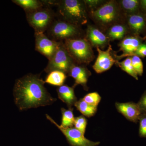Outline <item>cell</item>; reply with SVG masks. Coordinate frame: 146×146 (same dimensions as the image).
Instances as JSON below:
<instances>
[{"label": "cell", "instance_id": "d6986e66", "mask_svg": "<svg viewBox=\"0 0 146 146\" xmlns=\"http://www.w3.org/2000/svg\"><path fill=\"white\" fill-rule=\"evenodd\" d=\"M74 106L84 116L87 117H91L94 116L96 113L98 109V107L89 104L82 99L78 100Z\"/></svg>", "mask_w": 146, "mask_h": 146}, {"label": "cell", "instance_id": "ba28073f", "mask_svg": "<svg viewBox=\"0 0 146 146\" xmlns=\"http://www.w3.org/2000/svg\"><path fill=\"white\" fill-rule=\"evenodd\" d=\"M92 15L95 20L103 25H108L114 22L117 18L119 11L116 3L110 1L92 11Z\"/></svg>", "mask_w": 146, "mask_h": 146}, {"label": "cell", "instance_id": "4316f807", "mask_svg": "<svg viewBox=\"0 0 146 146\" xmlns=\"http://www.w3.org/2000/svg\"><path fill=\"white\" fill-rule=\"evenodd\" d=\"M139 134L141 137L146 138V114H142L139 118Z\"/></svg>", "mask_w": 146, "mask_h": 146}, {"label": "cell", "instance_id": "277c9868", "mask_svg": "<svg viewBox=\"0 0 146 146\" xmlns=\"http://www.w3.org/2000/svg\"><path fill=\"white\" fill-rule=\"evenodd\" d=\"M74 64V60L68 52L64 44L60 42L55 52L49 60L45 71L49 73L52 71L57 70L68 74Z\"/></svg>", "mask_w": 146, "mask_h": 146}, {"label": "cell", "instance_id": "f1b7e54d", "mask_svg": "<svg viewBox=\"0 0 146 146\" xmlns=\"http://www.w3.org/2000/svg\"><path fill=\"white\" fill-rule=\"evenodd\" d=\"M83 1L86 6L89 8L92 9V11H94V9H96L98 8L99 7V6L103 2V1L99 0H86L84 1Z\"/></svg>", "mask_w": 146, "mask_h": 146}, {"label": "cell", "instance_id": "f546056e", "mask_svg": "<svg viewBox=\"0 0 146 146\" xmlns=\"http://www.w3.org/2000/svg\"><path fill=\"white\" fill-rule=\"evenodd\" d=\"M137 104L141 113L146 114V91L144 92L140 100Z\"/></svg>", "mask_w": 146, "mask_h": 146}, {"label": "cell", "instance_id": "5b68a950", "mask_svg": "<svg viewBox=\"0 0 146 146\" xmlns=\"http://www.w3.org/2000/svg\"><path fill=\"white\" fill-rule=\"evenodd\" d=\"M26 14L27 20L35 32L44 33L53 23V13L48 8L42 7L34 11L27 12Z\"/></svg>", "mask_w": 146, "mask_h": 146}, {"label": "cell", "instance_id": "d4e9b609", "mask_svg": "<svg viewBox=\"0 0 146 146\" xmlns=\"http://www.w3.org/2000/svg\"><path fill=\"white\" fill-rule=\"evenodd\" d=\"M87 124V120L83 115L75 118L74 124V127L79 130L84 135L86 131Z\"/></svg>", "mask_w": 146, "mask_h": 146}, {"label": "cell", "instance_id": "2e32d148", "mask_svg": "<svg viewBox=\"0 0 146 146\" xmlns=\"http://www.w3.org/2000/svg\"><path fill=\"white\" fill-rule=\"evenodd\" d=\"M74 87H70L67 85L59 86L57 89L58 96L61 100L68 106L69 109L72 108L78 100L75 94Z\"/></svg>", "mask_w": 146, "mask_h": 146}, {"label": "cell", "instance_id": "7c38bea8", "mask_svg": "<svg viewBox=\"0 0 146 146\" xmlns=\"http://www.w3.org/2000/svg\"><path fill=\"white\" fill-rule=\"evenodd\" d=\"M117 110L127 120L134 123L138 122L142 113L137 104L134 102H116Z\"/></svg>", "mask_w": 146, "mask_h": 146}, {"label": "cell", "instance_id": "1f68e13d", "mask_svg": "<svg viewBox=\"0 0 146 146\" xmlns=\"http://www.w3.org/2000/svg\"><path fill=\"white\" fill-rule=\"evenodd\" d=\"M145 37H144V39H145V40H146V27L145 29Z\"/></svg>", "mask_w": 146, "mask_h": 146}, {"label": "cell", "instance_id": "4fadbf2b", "mask_svg": "<svg viewBox=\"0 0 146 146\" xmlns=\"http://www.w3.org/2000/svg\"><path fill=\"white\" fill-rule=\"evenodd\" d=\"M68 74L75 80L73 87L80 84L83 86L85 90H88L86 84L91 75V72L85 67L74 64L72 66Z\"/></svg>", "mask_w": 146, "mask_h": 146}, {"label": "cell", "instance_id": "ac0fdd59", "mask_svg": "<svg viewBox=\"0 0 146 146\" xmlns=\"http://www.w3.org/2000/svg\"><path fill=\"white\" fill-rule=\"evenodd\" d=\"M13 2L23 9L26 13L42 8L44 3L37 0H14Z\"/></svg>", "mask_w": 146, "mask_h": 146}, {"label": "cell", "instance_id": "8992f818", "mask_svg": "<svg viewBox=\"0 0 146 146\" xmlns=\"http://www.w3.org/2000/svg\"><path fill=\"white\" fill-rule=\"evenodd\" d=\"M48 31L50 35L56 41L74 39L79 33L78 26L65 21L53 22Z\"/></svg>", "mask_w": 146, "mask_h": 146}, {"label": "cell", "instance_id": "83f0119b", "mask_svg": "<svg viewBox=\"0 0 146 146\" xmlns=\"http://www.w3.org/2000/svg\"><path fill=\"white\" fill-rule=\"evenodd\" d=\"M137 56L140 58H144L146 56V43L141 44L131 56Z\"/></svg>", "mask_w": 146, "mask_h": 146}, {"label": "cell", "instance_id": "7402d4cb", "mask_svg": "<svg viewBox=\"0 0 146 146\" xmlns=\"http://www.w3.org/2000/svg\"><path fill=\"white\" fill-rule=\"evenodd\" d=\"M73 108L66 110L62 108V121L60 125L63 127H72L74 125L75 118L73 114Z\"/></svg>", "mask_w": 146, "mask_h": 146}, {"label": "cell", "instance_id": "e0dca14e", "mask_svg": "<svg viewBox=\"0 0 146 146\" xmlns=\"http://www.w3.org/2000/svg\"><path fill=\"white\" fill-rule=\"evenodd\" d=\"M66 78L65 73L60 71H53L48 73L44 82L54 86H60L63 85Z\"/></svg>", "mask_w": 146, "mask_h": 146}, {"label": "cell", "instance_id": "9a60e30c", "mask_svg": "<svg viewBox=\"0 0 146 146\" xmlns=\"http://www.w3.org/2000/svg\"><path fill=\"white\" fill-rule=\"evenodd\" d=\"M86 36L92 46L99 48L105 47L109 42V39L98 29L89 26L86 31Z\"/></svg>", "mask_w": 146, "mask_h": 146}, {"label": "cell", "instance_id": "cb8c5ba5", "mask_svg": "<svg viewBox=\"0 0 146 146\" xmlns=\"http://www.w3.org/2000/svg\"><path fill=\"white\" fill-rule=\"evenodd\" d=\"M82 99L89 104L98 107L101 100V97L97 92H92L84 96Z\"/></svg>", "mask_w": 146, "mask_h": 146}, {"label": "cell", "instance_id": "4dcf8cb0", "mask_svg": "<svg viewBox=\"0 0 146 146\" xmlns=\"http://www.w3.org/2000/svg\"><path fill=\"white\" fill-rule=\"evenodd\" d=\"M140 11L146 16V0L140 1Z\"/></svg>", "mask_w": 146, "mask_h": 146}, {"label": "cell", "instance_id": "9c48e42d", "mask_svg": "<svg viewBox=\"0 0 146 146\" xmlns=\"http://www.w3.org/2000/svg\"><path fill=\"white\" fill-rule=\"evenodd\" d=\"M35 49L48 60L55 52L60 42L49 39L43 33L35 32Z\"/></svg>", "mask_w": 146, "mask_h": 146}, {"label": "cell", "instance_id": "7a4b0ae2", "mask_svg": "<svg viewBox=\"0 0 146 146\" xmlns=\"http://www.w3.org/2000/svg\"><path fill=\"white\" fill-rule=\"evenodd\" d=\"M53 2L58 6L59 13L65 21L77 26L87 23L86 6L83 1L63 0Z\"/></svg>", "mask_w": 146, "mask_h": 146}, {"label": "cell", "instance_id": "3957f363", "mask_svg": "<svg viewBox=\"0 0 146 146\" xmlns=\"http://www.w3.org/2000/svg\"><path fill=\"white\" fill-rule=\"evenodd\" d=\"M64 45L73 59L77 63L88 64L94 59V52L91 44L86 39H67Z\"/></svg>", "mask_w": 146, "mask_h": 146}, {"label": "cell", "instance_id": "484cf974", "mask_svg": "<svg viewBox=\"0 0 146 146\" xmlns=\"http://www.w3.org/2000/svg\"><path fill=\"white\" fill-rule=\"evenodd\" d=\"M131 57L134 70L138 76H142L143 73V65L141 58L135 56H131Z\"/></svg>", "mask_w": 146, "mask_h": 146}, {"label": "cell", "instance_id": "ffe728a7", "mask_svg": "<svg viewBox=\"0 0 146 146\" xmlns=\"http://www.w3.org/2000/svg\"><path fill=\"white\" fill-rule=\"evenodd\" d=\"M127 29L122 25H114L110 28L108 32V37L112 40L123 39L126 34Z\"/></svg>", "mask_w": 146, "mask_h": 146}, {"label": "cell", "instance_id": "8fae6325", "mask_svg": "<svg viewBox=\"0 0 146 146\" xmlns=\"http://www.w3.org/2000/svg\"><path fill=\"white\" fill-rule=\"evenodd\" d=\"M144 40L139 35H135L127 36L119 44L120 50L123 52V54L119 56H116V57L120 59L125 57H130L131 54L143 44Z\"/></svg>", "mask_w": 146, "mask_h": 146}, {"label": "cell", "instance_id": "603a6c76", "mask_svg": "<svg viewBox=\"0 0 146 146\" xmlns=\"http://www.w3.org/2000/svg\"><path fill=\"white\" fill-rule=\"evenodd\" d=\"M117 64L122 70L127 73L129 75L138 80V75L134 70L131 63V57H128L121 62L117 61Z\"/></svg>", "mask_w": 146, "mask_h": 146}, {"label": "cell", "instance_id": "6da1fadb", "mask_svg": "<svg viewBox=\"0 0 146 146\" xmlns=\"http://www.w3.org/2000/svg\"><path fill=\"white\" fill-rule=\"evenodd\" d=\"M44 81L31 74L18 79L13 88L15 104L21 110L52 104L56 100L45 88Z\"/></svg>", "mask_w": 146, "mask_h": 146}, {"label": "cell", "instance_id": "44dd1931", "mask_svg": "<svg viewBox=\"0 0 146 146\" xmlns=\"http://www.w3.org/2000/svg\"><path fill=\"white\" fill-rule=\"evenodd\" d=\"M121 5L123 9L128 15H132L140 12V1L122 0Z\"/></svg>", "mask_w": 146, "mask_h": 146}, {"label": "cell", "instance_id": "5bb4252c", "mask_svg": "<svg viewBox=\"0 0 146 146\" xmlns=\"http://www.w3.org/2000/svg\"><path fill=\"white\" fill-rule=\"evenodd\" d=\"M127 23L133 35H139L144 32L146 27V16L138 12L128 15Z\"/></svg>", "mask_w": 146, "mask_h": 146}, {"label": "cell", "instance_id": "30bf717a", "mask_svg": "<svg viewBox=\"0 0 146 146\" xmlns=\"http://www.w3.org/2000/svg\"><path fill=\"white\" fill-rule=\"evenodd\" d=\"M98 53V57L93 68L96 72L100 74L108 70L112 67L117 60L114 59L111 54L112 47L110 45L106 50H102L99 48H96Z\"/></svg>", "mask_w": 146, "mask_h": 146}, {"label": "cell", "instance_id": "52a82bcc", "mask_svg": "<svg viewBox=\"0 0 146 146\" xmlns=\"http://www.w3.org/2000/svg\"><path fill=\"white\" fill-rule=\"evenodd\" d=\"M46 117L61 131L71 146H98L100 144V142H94L87 139L84 134L76 128L63 127L58 124L48 115H46Z\"/></svg>", "mask_w": 146, "mask_h": 146}]
</instances>
